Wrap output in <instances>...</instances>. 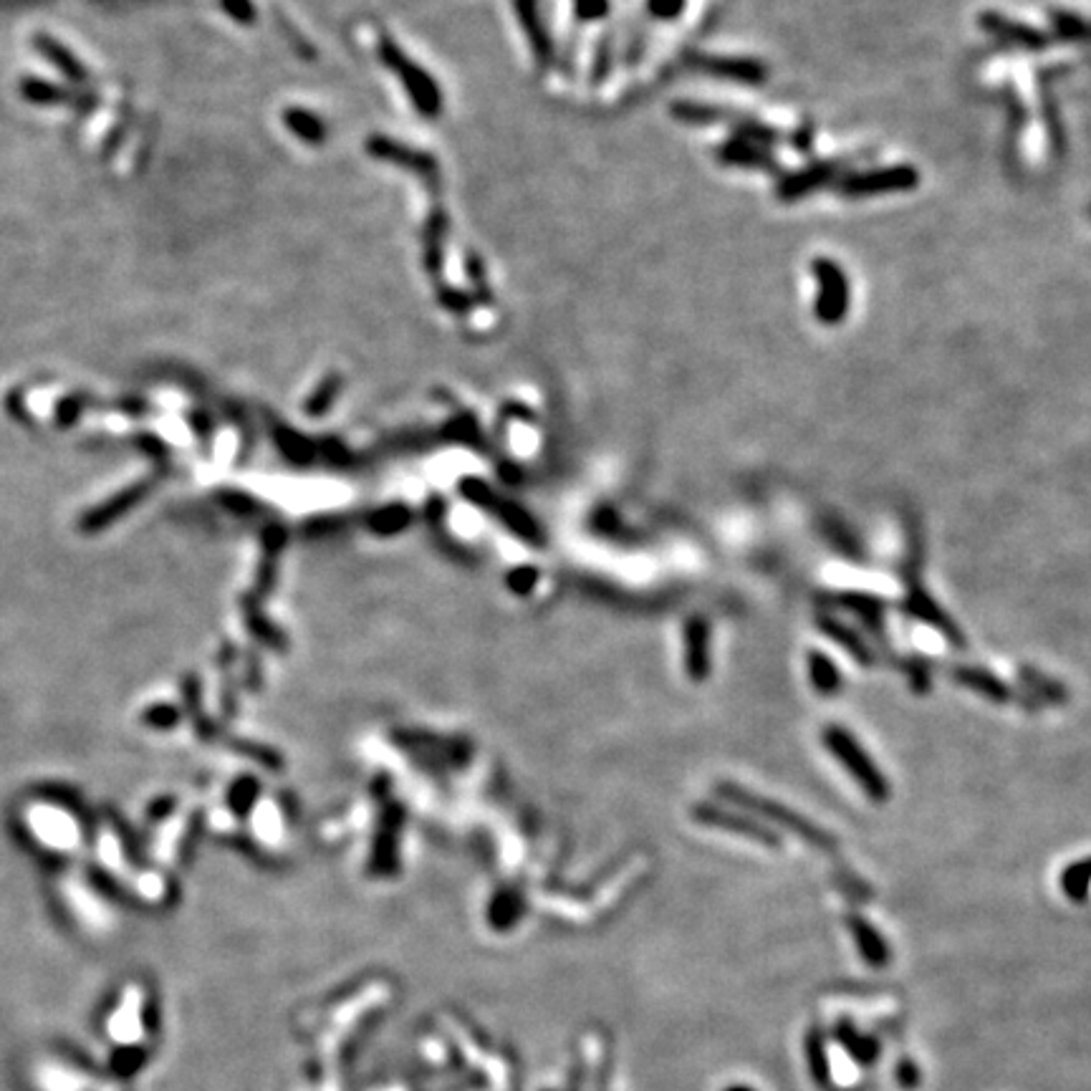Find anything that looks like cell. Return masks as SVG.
I'll return each instance as SVG.
<instances>
[{"label":"cell","instance_id":"6da1fadb","mask_svg":"<svg viewBox=\"0 0 1091 1091\" xmlns=\"http://www.w3.org/2000/svg\"><path fill=\"white\" fill-rule=\"evenodd\" d=\"M824 746L836 761L844 766V771L859 783L869 799L874 801H887L889 799V783L882 776V771L877 768V763L872 761V756H867V751L862 748L857 738H854L849 730H844L841 725H826L824 728Z\"/></svg>","mask_w":1091,"mask_h":1091},{"label":"cell","instance_id":"7a4b0ae2","mask_svg":"<svg viewBox=\"0 0 1091 1091\" xmlns=\"http://www.w3.org/2000/svg\"><path fill=\"white\" fill-rule=\"evenodd\" d=\"M725 796H730V799L735 801V804L740 806H746V809H753L756 814L766 816V819H771L773 824L778 826H788V831H793V834H799L804 841H811L814 847H819L821 852H834L836 847V841L831 839L826 831H821L819 826H814L811 821H806L804 816L799 814H793V811L783 809L781 804H773V801H766L761 799V796H756V793H746V791H738V788L730 786V791H725Z\"/></svg>","mask_w":1091,"mask_h":1091},{"label":"cell","instance_id":"3957f363","mask_svg":"<svg viewBox=\"0 0 1091 1091\" xmlns=\"http://www.w3.org/2000/svg\"><path fill=\"white\" fill-rule=\"evenodd\" d=\"M847 927L852 932L854 945H857L864 963H869L872 968H884L892 960L887 942H884V937L879 935L872 922H867L862 915H854L852 912V915H847Z\"/></svg>","mask_w":1091,"mask_h":1091},{"label":"cell","instance_id":"277c9868","mask_svg":"<svg viewBox=\"0 0 1091 1091\" xmlns=\"http://www.w3.org/2000/svg\"><path fill=\"white\" fill-rule=\"evenodd\" d=\"M831 1033H834L836 1044L847 1051L857 1064L872 1066L874 1061L879 1059V1038L872 1036V1033H862L852 1021H847V1018L836 1021L834 1031Z\"/></svg>","mask_w":1091,"mask_h":1091},{"label":"cell","instance_id":"5b68a950","mask_svg":"<svg viewBox=\"0 0 1091 1091\" xmlns=\"http://www.w3.org/2000/svg\"><path fill=\"white\" fill-rule=\"evenodd\" d=\"M698 816L703 821H708V824L725 826V829L735 831V834L748 836V839L753 841H761V844H766V847H778V836L773 834L771 829H763V826L753 819H743V816L730 814V811H715V809H703Z\"/></svg>","mask_w":1091,"mask_h":1091},{"label":"cell","instance_id":"8992f818","mask_svg":"<svg viewBox=\"0 0 1091 1091\" xmlns=\"http://www.w3.org/2000/svg\"><path fill=\"white\" fill-rule=\"evenodd\" d=\"M953 677L960 682V685H965L968 690H975L978 695H983V698L993 700V703H1006V700L1011 698L1008 687L1003 685L993 672L980 670V667L960 665L953 670Z\"/></svg>","mask_w":1091,"mask_h":1091},{"label":"cell","instance_id":"52a82bcc","mask_svg":"<svg viewBox=\"0 0 1091 1091\" xmlns=\"http://www.w3.org/2000/svg\"><path fill=\"white\" fill-rule=\"evenodd\" d=\"M806 1061H809L811 1079L816 1081V1086H821V1089H829V1086H831L829 1054H826L824 1033H821L819 1028H811L809 1036H806Z\"/></svg>","mask_w":1091,"mask_h":1091},{"label":"cell","instance_id":"ba28073f","mask_svg":"<svg viewBox=\"0 0 1091 1091\" xmlns=\"http://www.w3.org/2000/svg\"><path fill=\"white\" fill-rule=\"evenodd\" d=\"M809 680L811 685H814V690L819 692V695H824V698H831V695H836V692L841 690L839 670H836L834 662H831L826 655H821V652H811L809 655Z\"/></svg>","mask_w":1091,"mask_h":1091},{"label":"cell","instance_id":"9c48e42d","mask_svg":"<svg viewBox=\"0 0 1091 1091\" xmlns=\"http://www.w3.org/2000/svg\"><path fill=\"white\" fill-rule=\"evenodd\" d=\"M1061 889L1071 902H1084L1091 889V857L1074 862L1061 874Z\"/></svg>","mask_w":1091,"mask_h":1091},{"label":"cell","instance_id":"30bf717a","mask_svg":"<svg viewBox=\"0 0 1091 1091\" xmlns=\"http://www.w3.org/2000/svg\"><path fill=\"white\" fill-rule=\"evenodd\" d=\"M819 624H821V629L829 634V637H834L836 642H839L844 650L852 652V655L857 657L859 662H864V665H867V662H872V652H869V647L862 642V639L857 637V634L852 632V629L844 627V624H839L836 619H831V617H821Z\"/></svg>","mask_w":1091,"mask_h":1091},{"label":"cell","instance_id":"8fae6325","mask_svg":"<svg viewBox=\"0 0 1091 1091\" xmlns=\"http://www.w3.org/2000/svg\"><path fill=\"white\" fill-rule=\"evenodd\" d=\"M839 602L847 609H852L854 614H859L864 622H869V627L872 629H877V632L882 629V604L879 602H874V599H867V597H859V594H844V597H839Z\"/></svg>","mask_w":1091,"mask_h":1091},{"label":"cell","instance_id":"7c38bea8","mask_svg":"<svg viewBox=\"0 0 1091 1091\" xmlns=\"http://www.w3.org/2000/svg\"><path fill=\"white\" fill-rule=\"evenodd\" d=\"M38 48H43V51H46V54L51 56V59H54V64H56V66H61V69H64L66 74H71V76H81V74H84V71H79V66L74 64V59H71V56L66 54L64 48H61V51H59V48H56L54 43H48V38H41V41H38Z\"/></svg>","mask_w":1091,"mask_h":1091},{"label":"cell","instance_id":"4fadbf2b","mask_svg":"<svg viewBox=\"0 0 1091 1091\" xmlns=\"http://www.w3.org/2000/svg\"><path fill=\"white\" fill-rule=\"evenodd\" d=\"M897 1081H900V1086H905V1089H915L917 1084H920V1071H917V1066L912 1064L910 1059H902L900 1064H897Z\"/></svg>","mask_w":1091,"mask_h":1091},{"label":"cell","instance_id":"5bb4252c","mask_svg":"<svg viewBox=\"0 0 1091 1091\" xmlns=\"http://www.w3.org/2000/svg\"><path fill=\"white\" fill-rule=\"evenodd\" d=\"M725 1091H756V1089H753V1086H746V1084H738V1086H730V1089H725Z\"/></svg>","mask_w":1091,"mask_h":1091}]
</instances>
